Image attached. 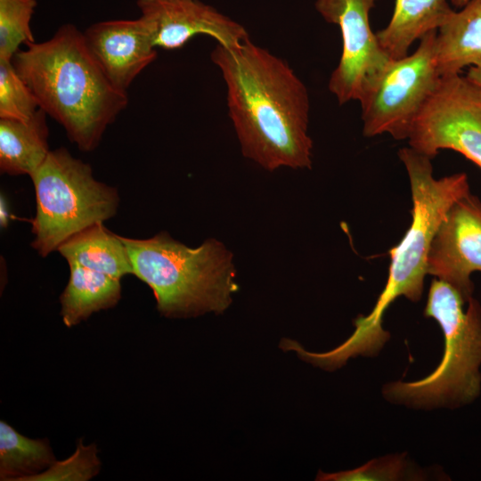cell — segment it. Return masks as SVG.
<instances>
[{"label": "cell", "instance_id": "6da1fadb", "mask_svg": "<svg viewBox=\"0 0 481 481\" xmlns=\"http://www.w3.org/2000/svg\"><path fill=\"white\" fill-rule=\"evenodd\" d=\"M226 86L228 114L242 154L263 168H310V101L289 63L250 39L210 53Z\"/></svg>", "mask_w": 481, "mask_h": 481}, {"label": "cell", "instance_id": "7a4b0ae2", "mask_svg": "<svg viewBox=\"0 0 481 481\" xmlns=\"http://www.w3.org/2000/svg\"><path fill=\"white\" fill-rule=\"evenodd\" d=\"M26 46L12 61L39 108L63 126L79 150H94L126 108L127 93L112 86L88 50L84 33L73 24H63L48 40Z\"/></svg>", "mask_w": 481, "mask_h": 481}, {"label": "cell", "instance_id": "3957f363", "mask_svg": "<svg viewBox=\"0 0 481 481\" xmlns=\"http://www.w3.org/2000/svg\"><path fill=\"white\" fill-rule=\"evenodd\" d=\"M398 157L410 180L412 222L400 242L388 250L387 280L374 307L355 320V330L344 341L346 351L353 356H375L383 348L390 338L382 327L383 316L397 298L413 302L421 298L433 239L453 203L470 192L465 173L436 179L427 156L404 147Z\"/></svg>", "mask_w": 481, "mask_h": 481}, {"label": "cell", "instance_id": "277c9868", "mask_svg": "<svg viewBox=\"0 0 481 481\" xmlns=\"http://www.w3.org/2000/svg\"><path fill=\"white\" fill-rule=\"evenodd\" d=\"M133 274L152 290L159 312L169 318L224 313L237 291L232 253L208 239L191 248L159 232L147 239L120 236Z\"/></svg>", "mask_w": 481, "mask_h": 481}, {"label": "cell", "instance_id": "5b68a950", "mask_svg": "<svg viewBox=\"0 0 481 481\" xmlns=\"http://www.w3.org/2000/svg\"><path fill=\"white\" fill-rule=\"evenodd\" d=\"M426 317L440 326L444 340L442 360L433 372L411 382L383 387L384 396L413 408L458 407L472 403L481 391V306L467 302L451 284L431 281Z\"/></svg>", "mask_w": 481, "mask_h": 481}, {"label": "cell", "instance_id": "8992f818", "mask_svg": "<svg viewBox=\"0 0 481 481\" xmlns=\"http://www.w3.org/2000/svg\"><path fill=\"white\" fill-rule=\"evenodd\" d=\"M37 213L31 221V246L46 257L75 233L117 213L116 188L97 181L89 164L64 147L51 151L30 176Z\"/></svg>", "mask_w": 481, "mask_h": 481}, {"label": "cell", "instance_id": "52a82bcc", "mask_svg": "<svg viewBox=\"0 0 481 481\" xmlns=\"http://www.w3.org/2000/svg\"><path fill=\"white\" fill-rule=\"evenodd\" d=\"M436 31L420 38L412 54L392 60L359 102L364 136L388 134L395 140L408 139L413 122L442 79L435 56Z\"/></svg>", "mask_w": 481, "mask_h": 481}, {"label": "cell", "instance_id": "ba28073f", "mask_svg": "<svg viewBox=\"0 0 481 481\" xmlns=\"http://www.w3.org/2000/svg\"><path fill=\"white\" fill-rule=\"evenodd\" d=\"M407 140L429 159L452 150L481 168V87L461 74L442 77Z\"/></svg>", "mask_w": 481, "mask_h": 481}, {"label": "cell", "instance_id": "9c48e42d", "mask_svg": "<svg viewBox=\"0 0 481 481\" xmlns=\"http://www.w3.org/2000/svg\"><path fill=\"white\" fill-rule=\"evenodd\" d=\"M377 1L315 0L320 15L341 32V56L328 84L339 104L360 102L392 61L371 28L370 12Z\"/></svg>", "mask_w": 481, "mask_h": 481}, {"label": "cell", "instance_id": "30bf717a", "mask_svg": "<svg viewBox=\"0 0 481 481\" xmlns=\"http://www.w3.org/2000/svg\"><path fill=\"white\" fill-rule=\"evenodd\" d=\"M481 272V200L471 192L450 208L430 247L428 274L454 287L468 302L472 273Z\"/></svg>", "mask_w": 481, "mask_h": 481}, {"label": "cell", "instance_id": "8fae6325", "mask_svg": "<svg viewBox=\"0 0 481 481\" xmlns=\"http://www.w3.org/2000/svg\"><path fill=\"white\" fill-rule=\"evenodd\" d=\"M136 4L155 47L178 49L198 35L224 46L249 39L240 23L201 0H137Z\"/></svg>", "mask_w": 481, "mask_h": 481}, {"label": "cell", "instance_id": "7c38bea8", "mask_svg": "<svg viewBox=\"0 0 481 481\" xmlns=\"http://www.w3.org/2000/svg\"><path fill=\"white\" fill-rule=\"evenodd\" d=\"M83 33L92 56L119 91L127 93L135 78L157 58L140 17L97 22Z\"/></svg>", "mask_w": 481, "mask_h": 481}, {"label": "cell", "instance_id": "4fadbf2b", "mask_svg": "<svg viewBox=\"0 0 481 481\" xmlns=\"http://www.w3.org/2000/svg\"><path fill=\"white\" fill-rule=\"evenodd\" d=\"M435 56L442 77L481 61V0L452 10L436 31Z\"/></svg>", "mask_w": 481, "mask_h": 481}, {"label": "cell", "instance_id": "5bb4252c", "mask_svg": "<svg viewBox=\"0 0 481 481\" xmlns=\"http://www.w3.org/2000/svg\"><path fill=\"white\" fill-rule=\"evenodd\" d=\"M452 12L447 0H395L388 24L376 35L387 55L399 60L416 40L437 30Z\"/></svg>", "mask_w": 481, "mask_h": 481}, {"label": "cell", "instance_id": "9a60e30c", "mask_svg": "<svg viewBox=\"0 0 481 481\" xmlns=\"http://www.w3.org/2000/svg\"><path fill=\"white\" fill-rule=\"evenodd\" d=\"M48 116L39 109L29 120L0 118V169L10 175L31 176L51 151Z\"/></svg>", "mask_w": 481, "mask_h": 481}, {"label": "cell", "instance_id": "2e32d148", "mask_svg": "<svg viewBox=\"0 0 481 481\" xmlns=\"http://www.w3.org/2000/svg\"><path fill=\"white\" fill-rule=\"evenodd\" d=\"M57 251L67 260L121 280L133 274V267L120 235L103 222L94 224L63 241Z\"/></svg>", "mask_w": 481, "mask_h": 481}, {"label": "cell", "instance_id": "e0dca14e", "mask_svg": "<svg viewBox=\"0 0 481 481\" xmlns=\"http://www.w3.org/2000/svg\"><path fill=\"white\" fill-rule=\"evenodd\" d=\"M69 278L60 297L61 315L67 327L91 314L115 306L121 298L120 280L68 262Z\"/></svg>", "mask_w": 481, "mask_h": 481}, {"label": "cell", "instance_id": "ac0fdd59", "mask_svg": "<svg viewBox=\"0 0 481 481\" xmlns=\"http://www.w3.org/2000/svg\"><path fill=\"white\" fill-rule=\"evenodd\" d=\"M49 443L31 439L0 421V479L27 481L55 462Z\"/></svg>", "mask_w": 481, "mask_h": 481}, {"label": "cell", "instance_id": "d6986e66", "mask_svg": "<svg viewBox=\"0 0 481 481\" xmlns=\"http://www.w3.org/2000/svg\"><path fill=\"white\" fill-rule=\"evenodd\" d=\"M36 0H0V60L12 61L21 45L35 43L30 21Z\"/></svg>", "mask_w": 481, "mask_h": 481}, {"label": "cell", "instance_id": "ffe728a7", "mask_svg": "<svg viewBox=\"0 0 481 481\" xmlns=\"http://www.w3.org/2000/svg\"><path fill=\"white\" fill-rule=\"evenodd\" d=\"M39 109L35 94L12 61L0 60V118L26 121Z\"/></svg>", "mask_w": 481, "mask_h": 481}, {"label": "cell", "instance_id": "44dd1931", "mask_svg": "<svg viewBox=\"0 0 481 481\" xmlns=\"http://www.w3.org/2000/svg\"><path fill=\"white\" fill-rule=\"evenodd\" d=\"M404 454L388 455L374 459L351 470L335 473L319 471L316 480L320 481H372L402 480L405 477H418L411 473Z\"/></svg>", "mask_w": 481, "mask_h": 481}, {"label": "cell", "instance_id": "7402d4cb", "mask_svg": "<svg viewBox=\"0 0 481 481\" xmlns=\"http://www.w3.org/2000/svg\"><path fill=\"white\" fill-rule=\"evenodd\" d=\"M99 469L100 461L95 445H84L79 442L76 452L69 458L55 461L47 469L29 477L27 481H86L96 476Z\"/></svg>", "mask_w": 481, "mask_h": 481}, {"label": "cell", "instance_id": "603a6c76", "mask_svg": "<svg viewBox=\"0 0 481 481\" xmlns=\"http://www.w3.org/2000/svg\"><path fill=\"white\" fill-rule=\"evenodd\" d=\"M465 77L471 83L481 87V61L469 67Z\"/></svg>", "mask_w": 481, "mask_h": 481}, {"label": "cell", "instance_id": "cb8c5ba5", "mask_svg": "<svg viewBox=\"0 0 481 481\" xmlns=\"http://www.w3.org/2000/svg\"><path fill=\"white\" fill-rule=\"evenodd\" d=\"M470 0H451L452 4L458 7V8H461L463 7L465 4H467Z\"/></svg>", "mask_w": 481, "mask_h": 481}]
</instances>
